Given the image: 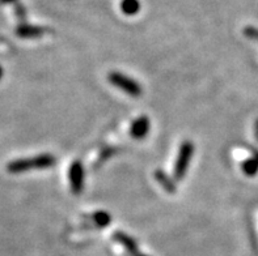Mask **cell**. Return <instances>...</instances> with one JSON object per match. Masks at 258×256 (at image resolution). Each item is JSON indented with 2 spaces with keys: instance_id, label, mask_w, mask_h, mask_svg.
Returning a JSON list of instances; mask_svg holds the SVG:
<instances>
[{
  "instance_id": "cell-1",
  "label": "cell",
  "mask_w": 258,
  "mask_h": 256,
  "mask_svg": "<svg viewBox=\"0 0 258 256\" xmlns=\"http://www.w3.org/2000/svg\"><path fill=\"white\" fill-rule=\"evenodd\" d=\"M56 163V158L52 154L45 153L38 156L30 157V158L17 159L8 165V170L11 173H25L33 169H47L52 167Z\"/></svg>"
},
{
  "instance_id": "cell-2",
  "label": "cell",
  "mask_w": 258,
  "mask_h": 256,
  "mask_svg": "<svg viewBox=\"0 0 258 256\" xmlns=\"http://www.w3.org/2000/svg\"><path fill=\"white\" fill-rule=\"evenodd\" d=\"M194 154V145L191 141H183L178 150V156H177L176 163H174L173 169V177L176 181H181V179L186 175L187 169L190 166V161L193 158Z\"/></svg>"
},
{
  "instance_id": "cell-3",
  "label": "cell",
  "mask_w": 258,
  "mask_h": 256,
  "mask_svg": "<svg viewBox=\"0 0 258 256\" xmlns=\"http://www.w3.org/2000/svg\"><path fill=\"white\" fill-rule=\"evenodd\" d=\"M108 80L111 85H114L119 91L124 92L131 97H139L143 93V89L137 80H133L121 72H110L108 75Z\"/></svg>"
},
{
  "instance_id": "cell-4",
  "label": "cell",
  "mask_w": 258,
  "mask_h": 256,
  "mask_svg": "<svg viewBox=\"0 0 258 256\" xmlns=\"http://www.w3.org/2000/svg\"><path fill=\"white\" fill-rule=\"evenodd\" d=\"M69 181L71 191L75 195H80L84 191L85 172L84 166L80 161H75L70 165L69 169Z\"/></svg>"
},
{
  "instance_id": "cell-5",
  "label": "cell",
  "mask_w": 258,
  "mask_h": 256,
  "mask_svg": "<svg viewBox=\"0 0 258 256\" xmlns=\"http://www.w3.org/2000/svg\"><path fill=\"white\" fill-rule=\"evenodd\" d=\"M151 123L148 117L146 115H142V117L137 118V119L131 123L130 127V135L131 137H134L137 140H142L147 136L148 132H150Z\"/></svg>"
},
{
  "instance_id": "cell-6",
  "label": "cell",
  "mask_w": 258,
  "mask_h": 256,
  "mask_svg": "<svg viewBox=\"0 0 258 256\" xmlns=\"http://www.w3.org/2000/svg\"><path fill=\"white\" fill-rule=\"evenodd\" d=\"M110 221L111 217L108 212L98 211L95 212L93 214H91V216L87 218V222H85V224H91L92 227H98V229H101V227L108 226V225L110 224Z\"/></svg>"
},
{
  "instance_id": "cell-7",
  "label": "cell",
  "mask_w": 258,
  "mask_h": 256,
  "mask_svg": "<svg viewBox=\"0 0 258 256\" xmlns=\"http://www.w3.org/2000/svg\"><path fill=\"white\" fill-rule=\"evenodd\" d=\"M155 179L159 182V185H160L168 194H174V192H176V183H174L163 170H157V172H155Z\"/></svg>"
},
{
  "instance_id": "cell-8",
  "label": "cell",
  "mask_w": 258,
  "mask_h": 256,
  "mask_svg": "<svg viewBox=\"0 0 258 256\" xmlns=\"http://www.w3.org/2000/svg\"><path fill=\"white\" fill-rule=\"evenodd\" d=\"M113 238H114L117 242H119V243H121L124 248H127L130 252H134V251L138 250L137 242H135V240L133 239L130 235H127L126 233H122V231H115V233L113 234Z\"/></svg>"
},
{
  "instance_id": "cell-9",
  "label": "cell",
  "mask_w": 258,
  "mask_h": 256,
  "mask_svg": "<svg viewBox=\"0 0 258 256\" xmlns=\"http://www.w3.org/2000/svg\"><path fill=\"white\" fill-rule=\"evenodd\" d=\"M121 10L124 15H127V16H134L135 13H138L139 10H141L139 0H122Z\"/></svg>"
},
{
  "instance_id": "cell-10",
  "label": "cell",
  "mask_w": 258,
  "mask_h": 256,
  "mask_svg": "<svg viewBox=\"0 0 258 256\" xmlns=\"http://www.w3.org/2000/svg\"><path fill=\"white\" fill-rule=\"evenodd\" d=\"M17 34L25 38H37L43 34V29L41 28H36V26H24L17 30Z\"/></svg>"
},
{
  "instance_id": "cell-11",
  "label": "cell",
  "mask_w": 258,
  "mask_h": 256,
  "mask_svg": "<svg viewBox=\"0 0 258 256\" xmlns=\"http://www.w3.org/2000/svg\"><path fill=\"white\" fill-rule=\"evenodd\" d=\"M242 172L244 174L248 175V177H254L258 173V159H255L254 157H250V158L245 159L242 162Z\"/></svg>"
},
{
  "instance_id": "cell-12",
  "label": "cell",
  "mask_w": 258,
  "mask_h": 256,
  "mask_svg": "<svg viewBox=\"0 0 258 256\" xmlns=\"http://www.w3.org/2000/svg\"><path fill=\"white\" fill-rule=\"evenodd\" d=\"M244 34H245L246 38L254 39V41H258V29L255 28H252V26H248L244 29Z\"/></svg>"
},
{
  "instance_id": "cell-13",
  "label": "cell",
  "mask_w": 258,
  "mask_h": 256,
  "mask_svg": "<svg viewBox=\"0 0 258 256\" xmlns=\"http://www.w3.org/2000/svg\"><path fill=\"white\" fill-rule=\"evenodd\" d=\"M254 135H255V139H257L258 141V119L257 122H255V126H254Z\"/></svg>"
},
{
  "instance_id": "cell-14",
  "label": "cell",
  "mask_w": 258,
  "mask_h": 256,
  "mask_svg": "<svg viewBox=\"0 0 258 256\" xmlns=\"http://www.w3.org/2000/svg\"><path fill=\"white\" fill-rule=\"evenodd\" d=\"M2 2H11V0H2Z\"/></svg>"
},
{
  "instance_id": "cell-15",
  "label": "cell",
  "mask_w": 258,
  "mask_h": 256,
  "mask_svg": "<svg viewBox=\"0 0 258 256\" xmlns=\"http://www.w3.org/2000/svg\"><path fill=\"white\" fill-rule=\"evenodd\" d=\"M0 76H2V69H0Z\"/></svg>"
},
{
  "instance_id": "cell-16",
  "label": "cell",
  "mask_w": 258,
  "mask_h": 256,
  "mask_svg": "<svg viewBox=\"0 0 258 256\" xmlns=\"http://www.w3.org/2000/svg\"><path fill=\"white\" fill-rule=\"evenodd\" d=\"M138 256H142V255H138Z\"/></svg>"
}]
</instances>
